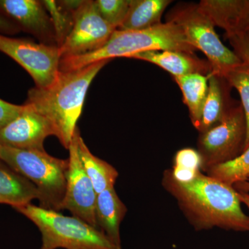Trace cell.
Masks as SVG:
<instances>
[{
  "mask_svg": "<svg viewBox=\"0 0 249 249\" xmlns=\"http://www.w3.org/2000/svg\"><path fill=\"white\" fill-rule=\"evenodd\" d=\"M173 78L181 90L183 102L188 108L193 125L196 128L209 89V77L201 73H192Z\"/></svg>",
  "mask_w": 249,
  "mask_h": 249,
  "instance_id": "obj_19",
  "label": "cell"
},
{
  "mask_svg": "<svg viewBox=\"0 0 249 249\" xmlns=\"http://www.w3.org/2000/svg\"><path fill=\"white\" fill-rule=\"evenodd\" d=\"M41 1L50 17L55 34V42L59 48L71 32L76 13L65 9L58 1L45 0Z\"/></svg>",
  "mask_w": 249,
  "mask_h": 249,
  "instance_id": "obj_23",
  "label": "cell"
},
{
  "mask_svg": "<svg viewBox=\"0 0 249 249\" xmlns=\"http://www.w3.org/2000/svg\"><path fill=\"white\" fill-rule=\"evenodd\" d=\"M209 89L201 111L200 121L196 129L201 133L209 130L222 120L226 111L234 103L229 101L230 85L225 78L210 73Z\"/></svg>",
  "mask_w": 249,
  "mask_h": 249,
  "instance_id": "obj_16",
  "label": "cell"
},
{
  "mask_svg": "<svg viewBox=\"0 0 249 249\" xmlns=\"http://www.w3.org/2000/svg\"><path fill=\"white\" fill-rule=\"evenodd\" d=\"M21 29L9 18L0 13V33L1 34L14 35L18 34Z\"/></svg>",
  "mask_w": 249,
  "mask_h": 249,
  "instance_id": "obj_29",
  "label": "cell"
},
{
  "mask_svg": "<svg viewBox=\"0 0 249 249\" xmlns=\"http://www.w3.org/2000/svg\"><path fill=\"white\" fill-rule=\"evenodd\" d=\"M162 185L196 230L217 227L249 231V217L242 211L233 186L199 172L189 182L174 178L170 169L163 174Z\"/></svg>",
  "mask_w": 249,
  "mask_h": 249,
  "instance_id": "obj_1",
  "label": "cell"
},
{
  "mask_svg": "<svg viewBox=\"0 0 249 249\" xmlns=\"http://www.w3.org/2000/svg\"><path fill=\"white\" fill-rule=\"evenodd\" d=\"M127 212V207L114 187L97 195L95 206L96 226L119 249H122L120 226Z\"/></svg>",
  "mask_w": 249,
  "mask_h": 249,
  "instance_id": "obj_14",
  "label": "cell"
},
{
  "mask_svg": "<svg viewBox=\"0 0 249 249\" xmlns=\"http://www.w3.org/2000/svg\"><path fill=\"white\" fill-rule=\"evenodd\" d=\"M109 61L101 60L79 70L60 71L55 81L47 88L35 87L28 91L25 103L48 119L55 137L65 148L69 149L78 128L77 123L89 85Z\"/></svg>",
  "mask_w": 249,
  "mask_h": 249,
  "instance_id": "obj_2",
  "label": "cell"
},
{
  "mask_svg": "<svg viewBox=\"0 0 249 249\" xmlns=\"http://www.w3.org/2000/svg\"><path fill=\"white\" fill-rule=\"evenodd\" d=\"M24 109V105L18 106L0 98V129L14 121Z\"/></svg>",
  "mask_w": 249,
  "mask_h": 249,
  "instance_id": "obj_27",
  "label": "cell"
},
{
  "mask_svg": "<svg viewBox=\"0 0 249 249\" xmlns=\"http://www.w3.org/2000/svg\"><path fill=\"white\" fill-rule=\"evenodd\" d=\"M225 37L233 48L234 53L243 63L249 66V31L234 33Z\"/></svg>",
  "mask_w": 249,
  "mask_h": 249,
  "instance_id": "obj_26",
  "label": "cell"
},
{
  "mask_svg": "<svg viewBox=\"0 0 249 249\" xmlns=\"http://www.w3.org/2000/svg\"><path fill=\"white\" fill-rule=\"evenodd\" d=\"M147 51H176L195 54L196 49L189 43L179 26L167 21L142 30L116 29L101 49L84 55L61 59L60 71L79 70L101 60L130 58Z\"/></svg>",
  "mask_w": 249,
  "mask_h": 249,
  "instance_id": "obj_3",
  "label": "cell"
},
{
  "mask_svg": "<svg viewBox=\"0 0 249 249\" xmlns=\"http://www.w3.org/2000/svg\"><path fill=\"white\" fill-rule=\"evenodd\" d=\"M40 193L31 181L0 160V201L14 209L40 201Z\"/></svg>",
  "mask_w": 249,
  "mask_h": 249,
  "instance_id": "obj_15",
  "label": "cell"
},
{
  "mask_svg": "<svg viewBox=\"0 0 249 249\" xmlns=\"http://www.w3.org/2000/svg\"><path fill=\"white\" fill-rule=\"evenodd\" d=\"M78 151L82 165L96 194L114 187L119 177L117 170L106 160L93 155L81 136L78 138Z\"/></svg>",
  "mask_w": 249,
  "mask_h": 249,
  "instance_id": "obj_18",
  "label": "cell"
},
{
  "mask_svg": "<svg viewBox=\"0 0 249 249\" xmlns=\"http://www.w3.org/2000/svg\"></svg>",
  "mask_w": 249,
  "mask_h": 249,
  "instance_id": "obj_34",
  "label": "cell"
},
{
  "mask_svg": "<svg viewBox=\"0 0 249 249\" xmlns=\"http://www.w3.org/2000/svg\"><path fill=\"white\" fill-rule=\"evenodd\" d=\"M206 175L233 186L249 178V147L233 160L210 168Z\"/></svg>",
  "mask_w": 249,
  "mask_h": 249,
  "instance_id": "obj_21",
  "label": "cell"
},
{
  "mask_svg": "<svg viewBox=\"0 0 249 249\" xmlns=\"http://www.w3.org/2000/svg\"><path fill=\"white\" fill-rule=\"evenodd\" d=\"M168 21L182 29L187 40L196 50L206 55L211 67V73L225 78L229 72L243 62L222 43L214 25L198 4H180L168 15Z\"/></svg>",
  "mask_w": 249,
  "mask_h": 249,
  "instance_id": "obj_6",
  "label": "cell"
},
{
  "mask_svg": "<svg viewBox=\"0 0 249 249\" xmlns=\"http://www.w3.org/2000/svg\"><path fill=\"white\" fill-rule=\"evenodd\" d=\"M130 58L155 64L169 72L173 77L192 73L208 75L212 70L208 60H201L196 54L176 51H147L135 54Z\"/></svg>",
  "mask_w": 249,
  "mask_h": 249,
  "instance_id": "obj_13",
  "label": "cell"
},
{
  "mask_svg": "<svg viewBox=\"0 0 249 249\" xmlns=\"http://www.w3.org/2000/svg\"><path fill=\"white\" fill-rule=\"evenodd\" d=\"M233 188H235L237 191L247 192V193H249V178L244 180V181H240V182L235 183L233 186Z\"/></svg>",
  "mask_w": 249,
  "mask_h": 249,
  "instance_id": "obj_30",
  "label": "cell"
},
{
  "mask_svg": "<svg viewBox=\"0 0 249 249\" xmlns=\"http://www.w3.org/2000/svg\"><path fill=\"white\" fill-rule=\"evenodd\" d=\"M201 165L202 160L199 152L191 147H186L175 154L170 172L177 181L189 182L201 172Z\"/></svg>",
  "mask_w": 249,
  "mask_h": 249,
  "instance_id": "obj_22",
  "label": "cell"
},
{
  "mask_svg": "<svg viewBox=\"0 0 249 249\" xmlns=\"http://www.w3.org/2000/svg\"><path fill=\"white\" fill-rule=\"evenodd\" d=\"M0 13L47 45H55L53 25L42 1L37 0H0ZM58 47V46H57Z\"/></svg>",
  "mask_w": 249,
  "mask_h": 249,
  "instance_id": "obj_12",
  "label": "cell"
},
{
  "mask_svg": "<svg viewBox=\"0 0 249 249\" xmlns=\"http://www.w3.org/2000/svg\"><path fill=\"white\" fill-rule=\"evenodd\" d=\"M242 4V0H202L198 5L214 27L222 28L228 35L235 29Z\"/></svg>",
  "mask_w": 249,
  "mask_h": 249,
  "instance_id": "obj_20",
  "label": "cell"
},
{
  "mask_svg": "<svg viewBox=\"0 0 249 249\" xmlns=\"http://www.w3.org/2000/svg\"><path fill=\"white\" fill-rule=\"evenodd\" d=\"M80 131L76 129L69 147L68 170L66 175V189L60 206V211L68 210L73 216L83 219L97 228L95 217L96 194L89 177L85 173L78 151Z\"/></svg>",
  "mask_w": 249,
  "mask_h": 249,
  "instance_id": "obj_10",
  "label": "cell"
},
{
  "mask_svg": "<svg viewBox=\"0 0 249 249\" xmlns=\"http://www.w3.org/2000/svg\"><path fill=\"white\" fill-rule=\"evenodd\" d=\"M247 126L241 103H234L219 124L201 133L198 139L201 170L207 172L215 165L233 160L245 149Z\"/></svg>",
  "mask_w": 249,
  "mask_h": 249,
  "instance_id": "obj_7",
  "label": "cell"
},
{
  "mask_svg": "<svg viewBox=\"0 0 249 249\" xmlns=\"http://www.w3.org/2000/svg\"><path fill=\"white\" fill-rule=\"evenodd\" d=\"M15 209L38 228L40 249H119L101 231L75 216L32 204Z\"/></svg>",
  "mask_w": 249,
  "mask_h": 249,
  "instance_id": "obj_4",
  "label": "cell"
},
{
  "mask_svg": "<svg viewBox=\"0 0 249 249\" xmlns=\"http://www.w3.org/2000/svg\"><path fill=\"white\" fill-rule=\"evenodd\" d=\"M0 204H2V202L1 201H0Z\"/></svg>",
  "mask_w": 249,
  "mask_h": 249,
  "instance_id": "obj_32",
  "label": "cell"
},
{
  "mask_svg": "<svg viewBox=\"0 0 249 249\" xmlns=\"http://www.w3.org/2000/svg\"><path fill=\"white\" fill-rule=\"evenodd\" d=\"M171 2L170 0H131L127 17L118 29L142 30L160 24L165 10Z\"/></svg>",
  "mask_w": 249,
  "mask_h": 249,
  "instance_id": "obj_17",
  "label": "cell"
},
{
  "mask_svg": "<svg viewBox=\"0 0 249 249\" xmlns=\"http://www.w3.org/2000/svg\"><path fill=\"white\" fill-rule=\"evenodd\" d=\"M224 78L240 94L247 126L245 151L249 147V66L243 63L229 72Z\"/></svg>",
  "mask_w": 249,
  "mask_h": 249,
  "instance_id": "obj_24",
  "label": "cell"
},
{
  "mask_svg": "<svg viewBox=\"0 0 249 249\" xmlns=\"http://www.w3.org/2000/svg\"><path fill=\"white\" fill-rule=\"evenodd\" d=\"M95 3L103 19L118 29L127 17L131 0H96Z\"/></svg>",
  "mask_w": 249,
  "mask_h": 249,
  "instance_id": "obj_25",
  "label": "cell"
},
{
  "mask_svg": "<svg viewBox=\"0 0 249 249\" xmlns=\"http://www.w3.org/2000/svg\"></svg>",
  "mask_w": 249,
  "mask_h": 249,
  "instance_id": "obj_33",
  "label": "cell"
},
{
  "mask_svg": "<svg viewBox=\"0 0 249 249\" xmlns=\"http://www.w3.org/2000/svg\"><path fill=\"white\" fill-rule=\"evenodd\" d=\"M55 136L53 125L30 105L25 103L22 112L0 129V144L24 150H45L44 142Z\"/></svg>",
  "mask_w": 249,
  "mask_h": 249,
  "instance_id": "obj_11",
  "label": "cell"
},
{
  "mask_svg": "<svg viewBox=\"0 0 249 249\" xmlns=\"http://www.w3.org/2000/svg\"><path fill=\"white\" fill-rule=\"evenodd\" d=\"M115 30L101 17L95 1H85L75 14L70 35L59 47L61 59L84 55L101 49Z\"/></svg>",
  "mask_w": 249,
  "mask_h": 249,
  "instance_id": "obj_9",
  "label": "cell"
},
{
  "mask_svg": "<svg viewBox=\"0 0 249 249\" xmlns=\"http://www.w3.org/2000/svg\"><path fill=\"white\" fill-rule=\"evenodd\" d=\"M0 160L37 187L40 207L60 211L66 189L68 160L52 157L45 150H24L1 144Z\"/></svg>",
  "mask_w": 249,
  "mask_h": 249,
  "instance_id": "obj_5",
  "label": "cell"
},
{
  "mask_svg": "<svg viewBox=\"0 0 249 249\" xmlns=\"http://www.w3.org/2000/svg\"><path fill=\"white\" fill-rule=\"evenodd\" d=\"M239 199L241 203H243L247 206L249 210V193L247 192L237 191Z\"/></svg>",
  "mask_w": 249,
  "mask_h": 249,
  "instance_id": "obj_31",
  "label": "cell"
},
{
  "mask_svg": "<svg viewBox=\"0 0 249 249\" xmlns=\"http://www.w3.org/2000/svg\"><path fill=\"white\" fill-rule=\"evenodd\" d=\"M245 31H249V0H242L240 14L235 29L230 34Z\"/></svg>",
  "mask_w": 249,
  "mask_h": 249,
  "instance_id": "obj_28",
  "label": "cell"
},
{
  "mask_svg": "<svg viewBox=\"0 0 249 249\" xmlns=\"http://www.w3.org/2000/svg\"><path fill=\"white\" fill-rule=\"evenodd\" d=\"M0 52L22 67L37 88H47L58 76L61 57L56 45L37 43L0 34Z\"/></svg>",
  "mask_w": 249,
  "mask_h": 249,
  "instance_id": "obj_8",
  "label": "cell"
}]
</instances>
